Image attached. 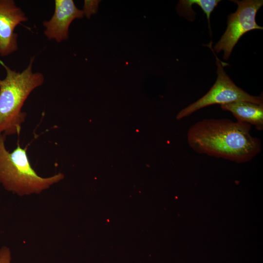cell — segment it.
<instances>
[{
  "instance_id": "9c48e42d",
  "label": "cell",
  "mask_w": 263,
  "mask_h": 263,
  "mask_svg": "<svg viewBox=\"0 0 263 263\" xmlns=\"http://www.w3.org/2000/svg\"><path fill=\"white\" fill-rule=\"evenodd\" d=\"M221 1L219 0H181L177 6V10L180 14L186 17H191L194 12L191 9L192 5L197 4L206 15L208 20V26L210 29V16L215 7Z\"/></svg>"
},
{
  "instance_id": "8992f818",
  "label": "cell",
  "mask_w": 263,
  "mask_h": 263,
  "mask_svg": "<svg viewBox=\"0 0 263 263\" xmlns=\"http://www.w3.org/2000/svg\"><path fill=\"white\" fill-rule=\"evenodd\" d=\"M13 0H0V56H7L18 49L16 26L28 20Z\"/></svg>"
},
{
  "instance_id": "8fae6325",
  "label": "cell",
  "mask_w": 263,
  "mask_h": 263,
  "mask_svg": "<svg viewBox=\"0 0 263 263\" xmlns=\"http://www.w3.org/2000/svg\"><path fill=\"white\" fill-rule=\"evenodd\" d=\"M11 252L9 248L3 246L0 249V263H11Z\"/></svg>"
},
{
  "instance_id": "30bf717a",
  "label": "cell",
  "mask_w": 263,
  "mask_h": 263,
  "mask_svg": "<svg viewBox=\"0 0 263 263\" xmlns=\"http://www.w3.org/2000/svg\"><path fill=\"white\" fill-rule=\"evenodd\" d=\"M100 1L97 0H85L82 10L84 15L87 18H90L92 15L96 14Z\"/></svg>"
},
{
  "instance_id": "ba28073f",
  "label": "cell",
  "mask_w": 263,
  "mask_h": 263,
  "mask_svg": "<svg viewBox=\"0 0 263 263\" xmlns=\"http://www.w3.org/2000/svg\"><path fill=\"white\" fill-rule=\"evenodd\" d=\"M221 108L231 112L237 121L254 125L258 131L263 130V103L239 101L221 105Z\"/></svg>"
},
{
  "instance_id": "7a4b0ae2",
  "label": "cell",
  "mask_w": 263,
  "mask_h": 263,
  "mask_svg": "<svg viewBox=\"0 0 263 263\" xmlns=\"http://www.w3.org/2000/svg\"><path fill=\"white\" fill-rule=\"evenodd\" d=\"M35 56L22 72L12 70L0 60L6 72L0 79V134L19 135L26 117L22 111L24 102L31 93L41 86L44 77L40 72H33Z\"/></svg>"
},
{
  "instance_id": "52a82bcc",
  "label": "cell",
  "mask_w": 263,
  "mask_h": 263,
  "mask_svg": "<svg viewBox=\"0 0 263 263\" xmlns=\"http://www.w3.org/2000/svg\"><path fill=\"white\" fill-rule=\"evenodd\" d=\"M84 16L82 10L78 9L73 0H55L53 16L43 22L44 34L48 39L57 42L66 40L72 21Z\"/></svg>"
},
{
  "instance_id": "3957f363",
  "label": "cell",
  "mask_w": 263,
  "mask_h": 263,
  "mask_svg": "<svg viewBox=\"0 0 263 263\" xmlns=\"http://www.w3.org/2000/svg\"><path fill=\"white\" fill-rule=\"evenodd\" d=\"M5 136L0 134V183L6 190L20 197L39 194L64 178L60 172L48 177L39 176L31 165L26 148L18 143L9 152Z\"/></svg>"
},
{
  "instance_id": "277c9868",
  "label": "cell",
  "mask_w": 263,
  "mask_h": 263,
  "mask_svg": "<svg viewBox=\"0 0 263 263\" xmlns=\"http://www.w3.org/2000/svg\"><path fill=\"white\" fill-rule=\"evenodd\" d=\"M214 55L216 59L218 75L215 83L203 97L179 112L176 115L177 120L188 116L202 108L214 104L221 105L239 101L257 104L263 103L262 95H251L237 87L225 73L222 62L215 54Z\"/></svg>"
},
{
  "instance_id": "5b68a950",
  "label": "cell",
  "mask_w": 263,
  "mask_h": 263,
  "mask_svg": "<svg viewBox=\"0 0 263 263\" xmlns=\"http://www.w3.org/2000/svg\"><path fill=\"white\" fill-rule=\"evenodd\" d=\"M231 1L237 4V9L228 16L227 28L213 50L217 53L224 51L225 60L228 59L234 47L244 34L254 29H263L255 20L256 14L263 4L262 0Z\"/></svg>"
},
{
  "instance_id": "6da1fadb",
  "label": "cell",
  "mask_w": 263,
  "mask_h": 263,
  "mask_svg": "<svg viewBox=\"0 0 263 263\" xmlns=\"http://www.w3.org/2000/svg\"><path fill=\"white\" fill-rule=\"evenodd\" d=\"M251 125L229 119H204L188 129L187 139L196 153L237 163L251 161L262 150L261 140L250 134Z\"/></svg>"
}]
</instances>
